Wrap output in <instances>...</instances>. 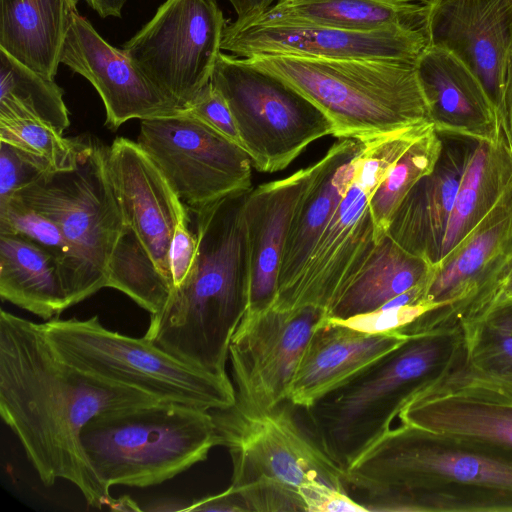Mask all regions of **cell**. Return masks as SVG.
Returning a JSON list of instances; mask_svg holds the SVG:
<instances>
[{"label":"cell","instance_id":"47","mask_svg":"<svg viewBox=\"0 0 512 512\" xmlns=\"http://www.w3.org/2000/svg\"><path fill=\"white\" fill-rule=\"evenodd\" d=\"M110 509L120 510V511H141L142 509L138 507L137 503H135L129 497H122L118 499H113L111 504L109 505Z\"/></svg>","mask_w":512,"mask_h":512},{"label":"cell","instance_id":"28","mask_svg":"<svg viewBox=\"0 0 512 512\" xmlns=\"http://www.w3.org/2000/svg\"><path fill=\"white\" fill-rule=\"evenodd\" d=\"M0 296L46 321L69 307L56 259L20 235L0 234Z\"/></svg>","mask_w":512,"mask_h":512},{"label":"cell","instance_id":"42","mask_svg":"<svg viewBox=\"0 0 512 512\" xmlns=\"http://www.w3.org/2000/svg\"><path fill=\"white\" fill-rule=\"evenodd\" d=\"M189 219L181 221L169 249V265L174 286L180 285L190 272L197 253V237L189 228Z\"/></svg>","mask_w":512,"mask_h":512},{"label":"cell","instance_id":"10","mask_svg":"<svg viewBox=\"0 0 512 512\" xmlns=\"http://www.w3.org/2000/svg\"><path fill=\"white\" fill-rule=\"evenodd\" d=\"M107 146L84 138L73 170L45 173L15 195L54 221L73 255V306L106 287L107 265L124 228L106 167Z\"/></svg>","mask_w":512,"mask_h":512},{"label":"cell","instance_id":"51","mask_svg":"<svg viewBox=\"0 0 512 512\" xmlns=\"http://www.w3.org/2000/svg\"><path fill=\"white\" fill-rule=\"evenodd\" d=\"M214 1H217V0H214Z\"/></svg>","mask_w":512,"mask_h":512},{"label":"cell","instance_id":"7","mask_svg":"<svg viewBox=\"0 0 512 512\" xmlns=\"http://www.w3.org/2000/svg\"><path fill=\"white\" fill-rule=\"evenodd\" d=\"M89 464L102 486L145 488L204 461L219 445L212 412L180 403L110 410L81 432Z\"/></svg>","mask_w":512,"mask_h":512},{"label":"cell","instance_id":"22","mask_svg":"<svg viewBox=\"0 0 512 512\" xmlns=\"http://www.w3.org/2000/svg\"><path fill=\"white\" fill-rule=\"evenodd\" d=\"M316 172V162L283 179L248 191L245 219L250 252V303L246 313L272 308L282 252L300 200Z\"/></svg>","mask_w":512,"mask_h":512},{"label":"cell","instance_id":"35","mask_svg":"<svg viewBox=\"0 0 512 512\" xmlns=\"http://www.w3.org/2000/svg\"><path fill=\"white\" fill-rule=\"evenodd\" d=\"M0 141L43 160L52 172H62L76 167L84 137L66 138L34 119H10L0 120Z\"/></svg>","mask_w":512,"mask_h":512},{"label":"cell","instance_id":"13","mask_svg":"<svg viewBox=\"0 0 512 512\" xmlns=\"http://www.w3.org/2000/svg\"><path fill=\"white\" fill-rule=\"evenodd\" d=\"M137 143L188 209L252 188L245 150L187 111L141 120Z\"/></svg>","mask_w":512,"mask_h":512},{"label":"cell","instance_id":"25","mask_svg":"<svg viewBox=\"0 0 512 512\" xmlns=\"http://www.w3.org/2000/svg\"><path fill=\"white\" fill-rule=\"evenodd\" d=\"M360 146L361 141L358 139L338 138L324 156L316 161L314 177L299 202L287 233L273 305L292 290L302 275L351 181L355 156Z\"/></svg>","mask_w":512,"mask_h":512},{"label":"cell","instance_id":"12","mask_svg":"<svg viewBox=\"0 0 512 512\" xmlns=\"http://www.w3.org/2000/svg\"><path fill=\"white\" fill-rule=\"evenodd\" d=\"M226 24L217 1L166 0L122 50L185 111L211 82Z\"/></svg>","mask_w":512,"mask_h":512},{"label":"cell","instance_id":"49","mask_svg":"<svg viewBox=\"0 0 512 512\" xmlns=\"http://www.w3.org/2000/svg\"><path fill=\"white\" fill-rule=\"evenodd\" d=\"M410 1L425 3V4H429V5H434V4H436L440 0H410Z\"/></svg>","mask_w":512,"mask_h":512},{"label":"cell","instance_id":"33","mask_svg":"<svg viewBox=\"0 0 512 512\" xmlns=\"http://www.w3.org/2000/svg\"><path fill=\"white\" fill-rule=\"evenodd\" d=\"M442 144V136L433 127L401 155L372 195L370 210L380 240L408 192L434 169Z\"/></svg>","mask_w":512,"mask_h":512},{"label":"cell","instance_id":"27","mask_svg":"<svg viewBox=\"0 0 512 512\" xmlns=\"http://www.w3.org/2000/svg\"><path fill=\"white\" fill-rule=\"evenodd\" d=\"M72 8L68 0H0V48L54 79Z\"/></svg>","mask_w":512,"mask_h":512},{"label":"cell","instance_id":"29","mask_svg":"<svg viewBox=\"0 0 512 512\" xmlns=\"http://www.w3.org/2000/svg\"><path fill=\"white\" fill-rule=\"evenodd\" d=\"M433 265L385 234L328 317L345 320L379 309L391 299L427 283Z\"/></svg>","mask_w":512,"mask_h":512},{"label":"cell","instance_id":"8","mask_svg":"<svg viewBox=\"0 0 512 512\" xmlns=\"http://www.w3.org/2000/svg\"><path fill=\"white\" fill-rule=\"evenodd\" d=\"M432 128L426 122L360 139L345 193L299 280L273 309L314 307L329 315L380 242L370 210L372 195L401 155Z\"/></svg>","mask_w":512,"mask_h":512},{"label":"cell","instance_id":"43","mask_svg":"<svg viewBox=\"0 0 512 512\" xmlns=\"http://www.w3.org/2000/svg\"><path fill=\"white\" fill-rule=\"evenodd\" d=\"M184 511L247 512L241 500L229 487L219 494L190 503Z\"/></svg>","mask_w":512,"mask_h":512},{"label":"cell","instance_id":"24","mask_svg":"<svg viewBox=\"0 0 512 512\" xmlns=\"http://www.w3.org/2000/svg\"><path fill=\"white\" fill-rule=\"evenodd\" d=\"M398 418L512 461V401L467 390L428 389Z\"/></svg>","mask_w":512,"mask_h":512},{"label":"cell","instance_id":"48","mask_svg":"<svg viewBox=\"0 0 512 512\" xmlns=\"http://www.w3.org/2000/svg\"><path fill=\"white\" fill-rule=\"evenodd\" d=\"M274 1H276V0H263V5H262L263 12L265 10H267L273 4Z\"/></svg>","mask_w":512,"mask_h":512},{"label":"cell","instance_id":"15","mask_svg":"<svg viewBox=\"0 0 512 512\" xmlns=\"http://www.w3.org/2000/svg\"><path fill=\"white\" fill-rule=\"evenodd\" d=\"M511 249L512 184L472 231L433 266L421 299L432 309L400 331L405 335L463 331L474 302Z\"/></svg>","mask_w":512,"mask_h":512},{"label":"cell","instance_id":"26","mask_svg":"<svg viewBox=\"0 0 512 512\" xmlns=\"http://www.w3.org/2000/svg\"><path fill=\"white\" fill-rule=\"evenodd\" d=\"M432 6L410 0H277L260 15L237 23L314 24L349 30L400 28L428 34Z\"/></svg>","mask_w":512,"mask_h":512},{"label":"cell","instance_id":"34","mask_svg":"<svg viewBox=\"0 0 512 512\" xmlns=\"http://www.w3.org/2000/svg\"><path fill=\"white\" fill-rule=\"evenodd\" d=\"M0 234L24 236L50 253L58 263L60 279L68 300L74 260L67 240L54 221L14 195L0 204Z\"/></svg>","mask_w":512,"mask_h":512},{"label":"cell","instance_id":"3","mask_svg":"<svg viewBox=\"0 0 512 512\" xmlns=\"http://www.w3.org/2000/svg\"><path fill=\"white\" fill-rule=\"evenodd\" d=\"M250 190V189H249ZM249 190L193 210L197 253L185 280L152 314L146 339L197 369L228 375L231 339L249 309L250 252L245 219Z\"/></svg>","mask_w":512,"mask_h":512},{"label":"cell","instance_id":"46","mask_svg":"<svg viewBox=\"0 0 512 512\" xmlns=\"http://www.w3.org/2000/svg\"><path fill=\"white\" fill-rule=\"evenodd\" d=\"M86 2L101 18H119L122 16L127 0H86Z\"/></svg>","mask_w":512,"mask_h":512},{"label":"cell","instance_id":"30","mask_svg":"<svg viewBox=\"0 0 512 512\" xmlns=\"http://www.w3.org/2000/svg\"><path fill=\"white\" fill-rule=\"evenodd\" d=\"M511 184L512 157L504 134L495 141L477 142L454 199L441 259L491 211Z\"/></svg>","mask_w":512,"mask_h":512},{"label":"cell","instance_id":"17","mask_svg":"<svg viewBox=\"0 0 512 512\" xmlns=\"http://www.w3.org/2000/svg\"><path fill=\"white\" fill-rule=\"evenodd\" d=\"M60 62L87 79L98 92L105 107V126L111 131L131 119L181 111L122 48L109 44L76 7L69 14Z\"/></svg>","mask_w":512,"mask_h":512},{"label":"cell","instance_id":"11","mask_svg":"<svg viewBox=\"0 0 512 512\" xmlns=\"http://www.w3.org/2000/svg\"><path fill=\"white\" fill-rule=\"evenodd\" d=\"M211 83L226 100L241 147L259 172L287 168L311 143L334 134L314 103L245 58L221 52Z\"/></svg>","mask_w":512,"mask_h":512},{"label":"cell","instance_id":"45","mask_svg":"<svg viewBox=\"0 0 512 512\" xmlns=\"http://www.w3.org/2000/svg\"><path fill=\"white\" fill-rule=\"evenodd\" d=\"M233 6L237 19L236 22H246L263 12V0H228Z\"/></svg>","mask_w":512,"mask_h":512},{"label":"cell","instance_id":"5","mask_svg":"<svg viewBox=\"0 0 512 512\" xmlns=\"http://www.w3.org/2000/svg\"><path fill=\"white\" fill-rule=\"evenodd\" d=\"M245 59L314 103L332 122L336 138L360 140L430 122L415 63L293 56Z\"/></svg>","mask_w":512,"mask_h":512},{"label":"cell","instance_id":"36","mask_svg":"<svg viewBox=\"0 0 512 512\" xmlns=\"http://www.w3.org/2000/svg\"><path fill=\"white\" fill-rule=\"evenodd\" d=\"M464 338L466 368L512 377V305L493 310Z\"/></svg>","mask_w":512,"mask_h":512},{"label":"cell","instance_id":"6","mask_svg":"<svg viewBox=\"0 0 512 512\" xmlns=\"http://www.w3.org/2000/svg\"><path fill=\"white\" fill-rule=\"evenodd\" d=\"M287 402L264 412L236 404L211 410L220 446L229 451V488L247 512L306 511L301 492L312 482L346 490L345 474L317 446Z\"/></svg>","mask_w":512,"mask_h":512},{"label":"cell","instance_id":"4","mask_svg":"<svg viewBox=\"0 0 512 512\" xmlns=\"http://www.w3.org/2000/svg\"><path fill=\"white\" fill-rule=\"evenodd\" d=\"M460 330L409 337L307 408L301 425L345 472L392 427L400 411L466 363Z\"/></svg>","mask_w":512,"mask_h":512},{"label":"cell","instance_id":"19","mask_svg":"<svg viewBox=\"0 0 512 512\" xmlns=\"http://www.w3.org/2000/svg\"><path fill=\"white\" fill-rule=\"evenodd\" d=\"M429 45L460 60L480 81L497 110L512 48V0H440L432 6Z\"/></svg>","mask_w":512,"mask_h":512},{"label":"cell","instance_id":"14","mask_svg":"<svg viewBox=\"0 0 512 512\" xmlns=\"http://www.w3.org/2000/svg\"><path fill=\"white\" fill-rule=\"evenodd\" d=\"M327 316L314 307L246 313L229 347L235 404L264 412L287 402L306 345Z\"/></svg>","mask_w":512,"mask_h":512},{"label":"cell","instance_id":"23","mask_svg":"<svg viewBox=\"0 0 512 512\" xmlns=\"http://www.w3.org/2000/svg\"><path fill=\"white\" fill-rule=\"evenodd\" d=\"M408 337L399 330L365 333L325 317L313 331L302 354L288 402L296 409L309 407Z\"/></svg>","mask_w":512,"mask_h":512},{"label":"cell","instance_id":"1","mask_svg":"<svg viewBox=\"0 0 512 512\" xmlns=\"http://www.w3.org/2000/svg\"><path fill=\"white\" fill-rule=\"evenodd\" d=\"M157 401L67 364L51 348L42 323L1 310V417L44 485L67 480L88 505L109 507L113 498L89 464L81 432L100 413Z\"/></svg>","mask_w":512,"mask_h":512},{"label":"cell","instance_id":"9","mask_svg":"<svg viewBox=\"0 0 512 512\" xmlns=\"http://www.w3.org/2000/svg\"><path fill=\"white\" fill-rule=\"evenodd\" d=\"M42 328L62 361L102 380L140 390L158 401L209 411L227 409L236 402L228 375L192 367L145 337L110 331L97 315L85 320L53 318Z\"/></svg>","mask_w":512,"mask_h":512},{"label":"cell","instance_id":"20","mask_svg":"<svg viewBox=\"0 0 512 512\" xmlns=\"http://www.w3.org/2000/svg\"><path fill=\"white\" fill-rule=\"evenodd\" d=\"M442 136L434 169L423 176L395 210L386 234L433 266L441 259L454 199L476 145L471 139Z\"/></svg>","mask_w":512,"mask_h":512},{"label":"cell","instance_id":"44","mask_svg":"<svg viewBox=\"0 0 512 512\" xmlns=\"http://www.w3.org/2000/svg\"><path fill=\"white\" fill-rule=\"evenodd\" d=\"M500 123L503 134L506 138L507 144L512 149V48L508 57L502 107L500 112Z\"/></svg>","mask_w":512,"mask_h":512},{"label":"cell","instance_id":"38","mask_svg":"<svg viewBox=\"0 0 512 512\" xmlns=\"http://www.w3.org/2000/svg\"><path fill=\"white\" fill-rule=\"evenodd\" d=\"M431 309L430 305L420 301L394 307L383 306L372 312L356 315L345 320L331 319L361 332L383 333L399 330Z\"/></svg>","mask_w":512,"mask_h":512},{"label":"cell","instance_id":"50","mask_svg":"<svg viewBox=\"0 0 512 512\" xmlns=\"http://www.w3.org/2000/svg\"><path fill=\"white\" fill-rule=\"evenodd\" d=\"M510 151H511V157H512V149Z\"/></svg>","mask_w":512,"mask_h":512},{"label":"cell","instance_id":"18","mask_svg":"<svg viewBox=\"0 0 512 512\" xmlns=\"http://www.w3.org/2000/svg\"><path fill=\"white\" fill-rule=\"evenodd\" d=\"M106 167L124 225L172 282L169 249L176 226L189 219L187 206L137 142L115 138L106 148Z\"/></svg>","mask_w":512,"mask_h":512},{"label":"cell","instance_id":"39","mask_svg":"<svg viewBox=\"0 0 512 512\" xmlns=\"http://www.w3.org/2000/svg\"><path fill=\"white\" fill-rule=\"evenodd\" d=\"M506 305H512V249L474 302L467 332H470L493 310Z\"/></svg>","mask_w":512,"mask_h":512},{"label":"cell","instance_id":"31","mask_svg":"<svg viewBox=\"0 0 512 512\" xmlns=\"http://www.w3.org/2000/svg\"><path fill=\"white\" fill-rule=\"evenodd\" d=\"M63 89L0 48V120L34 119L59 133L70 125Z\"/></svg>","mask_w":512,"mask_h":512},{"label":"cell","instance_id":"40","mask_svg":"<svg viewBox=\"0 0 512 512\" xmlns=\"http://www.w3.org/2000/svg\"><path fill=\"white\" fill-rule=\"evenodd\" d=\"M185 111L241 147L231 110L224 97L211 82L205 87L196 102Z\"/></svg>","mask_w":512,"mask_h":512},{"label":"cell","instance_id":"21","mask_svg":"<svg viewBox=\"0 0 512 512\" xmlns=\"http://www.w3.org/2000/svg\"><path fill=\"white\" fill-rule=\"evenodd\" d=\"M415 68L429 121L438 134L476 142L501 136L497 110L483 85L455 56L429 45Z\"/></svg>","mask_w":512,"mask_h":512},{"label":"cell","instance_id":"37","mask_svg":"<svg viewBox=\"0 0 512 512\" xmlns=\"http://www.w3.org/2000/svg\"><path fill=\"white\" fill-rule=\"evenodd\" d=\"M45 173H52L46 162L0 141V204Z\"/></svg>","mask_w":512,"mask_h":512},{"label":"cell","instance_id":"41","mask_svg":"<svg viewBox=\"0 0 512 512\" xmlns=\"http://www.w3.org/2000/svg\"><path fill=\"white\" fill-rule=\"evenodd\" d=\"M433 389L467 390L512 401V377L483 374L466 368L465 364Z\"/></svg>","mask_w":512,"mask_h":512},{"label":"cell","instance_id":"16","mask_svg":"<svg viewBox=\"0 0 512 512\" xmlns=\"http://www.w3.org/2000/svg\"><path fill=\"white\" fill-rule=\"evenodd\" d=\"M429 35L400 28L349 30L314 24L227 23L221 50L233 56L389 59L416 63Z\"/></svg>","mask_w":512,"mask_h":512},{"label":"cell","instance_id":"32","mask_svg":"<svg viewBox=\"0 0 512 512\" xmlns=\"http://www.w3.org/2000/svg\"><path fill=\"white\" fill-rule=\"evenodd\" d=\"M106 287L123 292L152 315L165 306L173 284L135 232L124 225L108 261Z\"/></svg>","mask_w":512,"mask_h":512},{"label":"cell","instance_id":"2","mask_svg":"<svg viewBox=\"0 0 512 512\" xmlns=\"http://www.w3.org/2000/svg\"><path fill=\"white\" fill-rule=\"evenodd\" d=\"M366 511L512 512V461L400 423L346 472Z\"/></svg>","mask_w":512,"mask_h":512}]
</instances>
